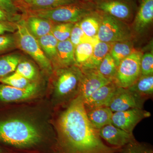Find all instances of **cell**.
<instances>
[{"label": "cell", "instance_id": "d590c367", "mask_svg": "<svg viewBox=\"0 0 153 153\" xmlns=\"http://www.w3.org/2000/svg\"><path fill=\"white\" fill-rule=\"evenodd\" d=\"M17 30L16 22H0V36L15 33Z\"/></svg>", "mask_w": 153, "mask_h": 153}, {"label": "cell", "instance_id": "30bf717a", "mask_svg": "<svg viewBox=\"0 0 153 153\" xmlns=\"http://www.w3.org/2000/svg\"><path fill=\"white\" fill-rule=\"evenodd\" d=\"M151 114L143 108H131L113 112L112 124L125 131L133 134L134 128L141 121L150 117Z\"/></svg>", "mask_w": 153, "mask_h": 153}, {"label": "cell", "instance_id": "8d00e7d4", "mask_svg": "<svg viewBox=\"0 0 153 153\" xmlns=\"http://www.w3.org/2000/svg\"><path fill=\"white\" fill-rule=\"evenodd\" d=\"M20 20L10 16L0 7V22H17Z\"/></svg>", "mask_w": 153, "mask_h": 153}, {"label": "cell", "instance_id": "f35d334b", "mask_svg": "<svg viewBox=\"0 0 153 153\" xmlns=\"http://www.w3.org/2000/svg\"><path fill=\"white\" fill-rule=\"evenodd\" d=\"M0 153H7L5 149L0 146Z\"/></svg>", "mask_w": 153, "mask_h": 153}, {"label": "cell", "instance_id": "5b68a950", "mask_svg": "<svg viewBox=\"0 0 153 153\" xmlns=\"http://www.w3.org/2000/svg\"><path fill=\"white\" fill-rule=\"evenodd\" d=\"M16 26L18 49L30 55L46 73L52 74L54 70L52 63L41 49L38 39L29 31L24 17L16 22Z\"/></svg>", "mask_w": 153, "mask_h": 153}, {"label": "cell", "instance_id": "44dd1931", "mask_svg": "<svg viewBox=\"0 0 153 153\" xmlns=\"http://www.w3.org/2000/svg\"><path fill=\"white\" fill-rule=\"evenodd\" d=\"M101 20V13L95 10L79 22V26L88 39L97 38Z\"/></svg>", "mask_w": 153, "mask_h": 153}, {"label": "cell", "instance_id": "7c38bea8", "mask_svg": "<svg viewBox=\"0 0 153 153\" xmlns=\"http://www.w3.org/2000/svg\"><path fill=\"white\" fill-rule=\"evenodd\" d=\"M38 92V87L36 82L25 89L16 88L1 83L0 105L27 100L35 96Z\"/></svg>", "mask_w": 153, "mask_h": 153}, {"label": "cell", "instance_id": "1f68e13d", "mask_svg": "<svg viewBox=\"0 0 153 153\" xmlns=\"http://www.w3.org/2000/svg\"><path fill=\"white\" fill-rule=\"evenodd\" d=\"M152 147L136 140L126 145L118 153H153Z\"/></svg>", "mask_w": 153, "mask_h": 153}, {"label": "cell", "instance_id": "8fae6325", "mask_svg": "<svg viewBox=\"0 0 153 153\" xmlns=\"http://www.w3.org/2000/svg\"><path fill=\"white\" fill-rule=\"evenodd\" d=\"M82 71V76L79 85V94L83 100L89 97L102 86L113 81L103 76L97 69Z\"/></svg>", "mask_w": 153, "mask_h": 153}, {"label": "cell", "instance_id": "f546056e", "mask_svg": "<svg viewBox=\"0 0 153 153\" xmlns=\"http://www.w3.org/2000/svg\"><path fill=\"white\" fill-rule=\"evenodd\" d=\"M17 48L16 32L0 36V55L10 53Z\"/></svg>", "mask_w": 153, "mask_h": 153}, {"label": "cell", "instance_id": "484cf974", "mask_svg": "<svg viewBox=\"0 0 153 153\" xmlns=\"http://www.w3.org/2000/svg\"><path fill=\"white\" fill-rule=\"evenodd\" d=\"M80 43L74 48V57L76 65L82 67L90 59L93 52L94 46L97 41Z\"/></svg>", "mask_w": 153, "mask_h": 153}, {"label": "cell", "instance_id": "d4e9b609", "mask_svg": "<svg viewBox=\"0 0 153 153\" xmlns=\"http://www.w3.org/2000/svg\"><path fill=\"white\" fill-rule=\"evenodd\" d=\"M135 51L132 41H124L114 43L110 54L118 66L122 60Z\"/></svg>", "mask_w": 153, "mask_h": 153}, {"label": "cell", "instance_id": "52a82bcc", "mask_svg": "<svg viewBox=\"0 0 153 153\" xmlns=\"http://www.w3.org/2000/svg\"><path fill=\"white\" fill-rule=\"evenodd\" d=\"M142 55V52L136 50L121 61L113 80L117 87L128 88L138 79Z\"/></svg>", "mask_w": 153, "mask_h": 153}, {"label": "cell", "instance_id": "d6986e66", "mask_svg": "<svg viewBox=\"0 0 153 153\" xmlns=\"http://www.w3.org/2000/svg\"><path fill=\"white\" fill-rule=\"evenodd\" d=\"M37 39L44 54L52 63L55 71L58 68L57 46L59 41L51 33Z\"/></svg>", "mask_w": 153, "mask_h": 153}, {"label": "cell", "instance_id": "3957f363", "mask_svg": "<svg viewBox=\"0 0 153 153\" xmlns=\"http://www.w3.org/2000/svg\"><path fill=\"white\" fill-rule=\"evenodd\" d=\"M53 97L56 105L68 104L79 94L82 70L76 65L55 71Z\"/></svg>", "mask_w": 153, "mask_h": 153}, {"label": "cell", "instance_id": "6da1fadb", "mask_svg": "<svg viewBox=\"0 0 153 153\" xmlns=\"http://www.w3.org/2000/svg\"><path fill=\"white\" fill-rule=\"evenodd\" d=\"M59 153H118L107 146L88 120L79 94L67 104L56 121Z\"/></svg>", "mask_w": 153, "mask_h": 153}, {"label": "cell", "instance_id": "ffe728a7", "mask_svg": "<svg viewBox=\"0 0 153 153\" xmlns=\"http://www.w3.org/2000/svg\"><path fill=\"white\" fill-rule=\"evenodd\" d=\"M74 48L69 39L58 42L57 46L58 68L76 65Z\"/></svg>", "mask_w": 153, "mask_h": 153}, {"label": "cell", "instance_id": "5bb4252c", "mask_svg": "<svg viewBox=\"0 0 153 153\" xmlns=\"http://www.w3.org/2000/svg\"><path fill=\"white\" fill-rule=\"evenodd\" d=\"M99 134L102 139L114 147H123L136 141L133 134L118 128L112 124L107 125L99 130Z\"/></svg>", "mask_w": 153, "mask_h": 153}, {"label": "cell", "instance_id": "9c48e42d", "mask_svg": "<svg viewBox=\"0 0 153 153\" xmlns=\"http://www.w3.org/2000/svg\"><path fill=\"white\" fill-rule=\"evenodd\" d=\"M146 100L128 88L118 87L108 107L113 112L143 108Z\"/></svg>", "mask_w": 153, "mask_h": 153}, {"label": "cell", "instance_id": "4fadbf2b", "mask_svg": "<svg viewBox=\"0 0 153 153\" xmlns=\"http://www.w3.org/2000/svg\"><path fill=\"white\" fill-rule=\"evenodd\" d=\"M138 7L134 17L133 33L141 34L144 33L152 23L153 0H139Z\"/></svg>", "mask_w": 153, "mask_h": 153}, {"label": "cell", "instance_id": "4dcf8cb0", "mask_svg": "<svg viewBox=\"0 0 153 153\" xmlns=\"http://www.w3.org/2000/svg\"><path fill=\"white\" fill-rule=\"evenodd\" d=\"M74 24L58 23L55 25L51 33L58 41H63L70 38L71 30Z\"/></svg>", "mask_w": 153, "mask_h": 153}, {"label": "cell", "instance_id": "ba28073f", "mask_svg": "<svg viewBox=\"0 0 153 153\" xmlns=\"http://www.w3.org/2000/svg\"><path fill=\"white\" fill-rule=\"evenodd\" d=\"M96 10L126 23L134 19L137 7L133 0H95Z\"/></svg>", "mask_w": 153, "mask_h": 153}, {"label": "cell", "instance_id": "f1b7e54d", "mask_svg": "<svg viewBox=\"0 0 153 153\" xmlns=\"http://www.w3.org/2000/svg\"><path fill=\"white\" fill-rule=\"evenodd\" d=\"M34 82H35L28 80L16 72L0 79L1 83L21 89L27 88Z\"/></svg>", "mask_w": 153, "mask_h": 153}, {"label": "cell", "instance_id": "8992f818", "mask_svg": "<svg viewBox=\"0 0 153 153\" xmlns=\"http://www.w3.org/2000/svg\"><path fill=\"white\" fill-rule=\"evenodd\" d=\"M100 12L101 20L97 36L99 41L115 43L132 40L134 33L127 23Z\"/></svg>", "mask_w": 153, "mask_h": 153}, {"label": "cell", "instance_id": "836d02e7", "mask_svg": "<svg viewBox=\"0 0 153 153\" xmlns=\"http://www.w3.org/2000/svg\"><path fill=\"white\" fill-rule=\"evenodd\" d=\"M141 75L153 74V52H147L142 55L140 61Z\"/></svg>", "mask_w": 153, "mask_h": 153}, {"label": "cell", "instance_id": "d6a6232c", "mask_svg": "<svg viewBox=\"0 0 153 153\" xmlns=\"http://www.w3.org/2000/svg\"><path fill=\"white\" fill-rule=\"evenodd\" d=\"M69 40L74 47L82 42H94L97 41L95 39H88L85 36L82 29L80 28L79 22L74 24L71 30Z\"/></svg>", "mask_w": 153, "mask_h": 153}, {"label": "cell", "instance_id": "603a6c76", "mask_svg": "<svg viewBox=\"0 0 153 153\" xmlns=\"http://www.w3.org/2000/svg\"><path fill=\"white\" fill-rule=\"evenodd\" d=\"M81 0H24L28 10H48L78 2Z\"/></svg>", "mask_w": 153, "mask_h": 153}, {"label": "cell", "instance_id": "7402d4cb", "mask_svg": "<svg viewBox=\"0 0 153 153\" xmlns=\"http://www.w3.org/2000/svg\"><path fill=\"white\" fill-rule=\"evenodd\" d=\"M128 88L146 100L151 98L153 94V74L141 75Z\"/></svg>", "mask_w": 153, "mask_h": 153}, {"label": "cell", "instance_id": "e0dca14e", "mask_svg": "<svg viewBox=\"0 0 153 153\" xmlns=\"http://www.w3.org/2000/svg\"><path fill=\"white\" fill-rule=\"evenodd\" d=\"M114 43H108L98 41L94 44L93 52L90 59L82 67V71L97 69L99 66L107 55L110 52Z\"/></svg>", "mask_w": 153, "mask_h": 153}, {"label": "cell", "instance_id": "74e56055", "mask_svg": "<svg viewBox=\"0 0 153 153\" xmlns=\"http://www.w3.org/2000/svg\"><path fill=\"white\" fill-rule=\"evenodd\" d=\"M15 4L21 10L22 12L25 14L27 11V6L24 0H12Z\"/></svg>", "mask_w": 153, "mask_h": 153}, {"label": "cell", "instance_id": "83f0119b", "mask_svg": "<svg viewBox=\"0 0 153 153\" xmlns=\"http://www.w3.org/2000/svg\"><path fill=\"white\" fill-rule=\"evenodd\" d=\"M117 68L114 60L109 53L103 58L97 69L103 76L113 81Z\"/></svg>", "mask_w": 153, "mask_h": 153}, {"label": "cell", "instance_id": "2e32d148", "mask_svg": "<svg viewBox=\"0 0 153 153\" xmlns=\"http://www.w3.org/2000/svg\"><path fill=\"white\" fill-rule=\"evenodd\" d=\"M24 19L29 31L37 39L51 33L57 24L48 19L29 15H24Z\"/></svg>", "mask_w": 153, "mask_h": 153}, {"label": "cell", "instance_id": "9a60e30c", "mask_svg": "<svg viewBox=\"0 0 153 153\" xmlns=\"http://www.w3.org/2000/svg\"><path fill=\"white\" fill-rule=\"evenodd\" d=\"M113 81L107 83L83 100L85 110L101 106H108L117 88Z\"/></svg>", "mask_w": 153, "mask_h": 153}, {"label": "cell", "instance_id": "7a4b0ae2", "mask_svg": "<svg viewBox=\"0 0 153 153\" xmlns=\"http://www.w3.org/2000/svg\"><path fill=\"white\" fill-rule=\"evenodd\" d=\"M41 126L29 118L14 117L0 108V144L18 148L35 146L44 138Z\"/></svg>", "mask_w": 153, "mask_h": 153}, {"label": "cell", "instance_id": "cb8c5ba5", "mask_svg": "<svg viewBox=\"0 0 153 153\" xmlns=\"http://www.w3.org/2000/svg\"><path fill=\"white\" fill-rule=\"evenodd\" d=\"M22 58L21 54L16 52L0 55V79L15 72Z\"/></svg>", "mask_w": 153, "mask_h": 153}, {"label": "cell", "instance_id": "ab89813d", "mask_svg": "<svg viewBox=\"0 0 153 153\" xmlns=\"http://www.w3.org/2000/svg\"><path fill=\"white\" fill-rule=\"evenodd\" d=\"M82 1L84 2H93L95 0H81Z\"/></svg>", "mask_w": 153, "mask_h": 153}, {"label": "cell", "instance_id": "4316f807", "mask_svg": "<svg viewBox=\"0 0 153 153\" xmlns=\"http://www.w3.org/2000/svg\"><path fill=\"white\" fill-rule=\"evenodd\" d=\"M15 72L33 82H36L38 77V70L35 64L22 57Z\"/></svg>", "mask_w": 153, "mask_h": 153}, {"label": "cell", "instance_id": "e575fe53", "mask_svg": "<svg viewBox=\"0 0 153 153\" xmlns=\"http://www.w3.org/2000/svg\"><path fill=\"white\" fill-rule=\"evenodd\" d=\"M0 7L10 16L21 20L23 17L19 14L20 9L12 0H0Z\"/></svg>", "mask_w": 153, "mask_h": 153}, {"label": "cell", "instance_id": "277c9868", "mask_svg": "<svg viewBox=\"0 0 153 153\" xmlns=\"http://www.w3.org/2000/svg\"><path fill=\"white\" fill-rule=\"evenodd\" d=\"M96 10L93 2H78L48 10H28L26 15L48 19L55 23H75Z\"/></svg>", "mask_w": 153, "mask_h": 153}, {"label": "cell", "instance_id": "ac0fdd59", "mask_svg": "<svg viewBox=\"0 0 153 153\" xmlns=\"http://www.w3.org/2000/svg\"><path fill=\"white\" fill-rule=\"evenodd\" d=\"M85 111L88 120L97 129L112 124L113 112L108 107H99Z\"/></svg>", "mask_w": 153, "mask_h": 153}]
</instances>
